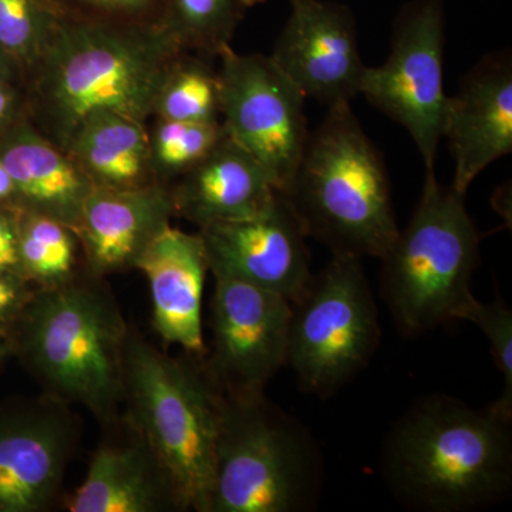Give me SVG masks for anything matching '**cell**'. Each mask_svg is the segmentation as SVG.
Returning <instances> with one entry per match:
<instances>
[{
	"label": "cell",
	"mask_w": 512,
	"mask_h": 512,
	"mask_svg": "<svg viewBox=\"0 0 512 512\" xmlns=\"http://www.w3.org/2000/svg\"><path fill=\"white\" fill-rule=\"evenodd\" d=\"M173 217L171 185L164 181L134 188L93 187L74 231L84 272L104 279L136 269L140 256Z\"/></svg>",
	"instance_id": "e0dca14e"
},
{
	"label": "cell",
	"mask_w": 512,
	"mask_h": 512,
	"mask_svg": "<svg viewBox=\"0 0 512 512\" xmlns=\"http://www.w3.org/2000/svg\"><path fill=\"white\" fill-rule=\"evenodd\" d=\"M15 356L45 393L86 407L101 424L121 416L130 328L104 279L84 272L37 288L12 328Z\"/></svg>",
	"instance_id": "3957f363"
},
{
	"label": "cell",
	"mask_w": 512,
	"mask_h": 512,
	"mask_svg": "<svg viewBox=\"0 0 512 512\" xmlns=\"http://www.w3.org/2000/svg\"><path fill=\"white\" fill-rule=\"evenodd\" d=\"M214 279L211 343L202 362L225 396H264L288 359L292 303L268 289Z\"/></svg>",
	"instance_id": "8fae6325"
},
{
	"label": "cell",
	"mask_w": 512,
	"mask_h": 512,
	"mask_svg": "<svg viewBox=\"0 0 512 512\" xmlns=\"http://www.w3.org/2000/svg\"><path fill=\"white\" fill-rule=\"evenodd\" d=\"M258 2L262 0H167L161 23L185 52L218 57Z\"/></svg>",
	"instance_id": "603a6c76"
},
{
	"label": "cell",
	"mask_w": 512,
	"mask_h": 512,
	"mask_svg": "<svg viewBox=\"0 0 512 512\" xmlns=\"http://www.w3.org/2000/svg\"><path fill=\"white\" fill-rule=\"evenodd\" d=\"M281 194L333 254L382 259L399 235L386 164L350 103L329 107Z\"/></svg>",
	"instance_id": "277c9868"
},
{
	"label": "cell",
	"mask_w": 512,
	"mask_h": 512,
	"mask_svg": "<svg viewBox=\"0 0 512 512\" xmlns=\"http://www.w3.org/2000/svg\"><path fill=\"white\" fill-rule=\"evenodd\" d=\"M382 338L362 258L333 254L292 303L288 359L305 392L330 396L370 362Z\"/></svg>",
	"instance_id": "ba28073f"
},
{
	"label": "cell",
	"mask_w": 512,
	"mask_h": 512,
	"mask_svg": "<svg viewBox=\"0 0 512 512\" xmlns=\"http://www.w3.org/2000/svg\"><path fill=\"white\" fill-rule=\"evenodd\" d=\"M136 269L150 286L157 335L188 355L204 356L202 296L210 268L201 235L170 225L148 245Z\"/></svg>",
	"instance_id": "ac0fdd59"
},
{
	"label": "cell",
	"mask_w": 512,
	"mask_h": 512,
	"mask_svg": "<svg viewBox=\"0 0 512 512\" xmlns=\"http://www.w3.org/2000/svg\"><path fill=\"white\" fill-rule=\"evenodd\" d=\"M478 256L480 232L464 195L426 171L412 220L380 259L383 299L403 335L467 320L478 302L471 291Z\"/></svg>",
	"instance_id": "8992f818"
},
{
	"label": "cell",
	"mask_w": 512,
	"mask_h": 512,
	"mask_svg": "<svg viewBox=\"0 0 512 512\" xmlns=\"http://www.w3.org/2000/svg\"><path fill=\"white\" fill-rule=\"evenodd\" d=\"M10 356H15V339L12 329L0 328V365Z\"/></svg>",
	"instance_id": "d6a6232c"
},
{
	"label": "cell",
	"mask_w": 512,
	"mask_h": 512,
	"mask_svg": "<svg viewBox=\"0 0 512 512\" xmlns=\"http://www.w3.org/2000/svg\"><path fill=\"white\" fill-rule=\"evenodd\" d=\"M107 437L90 458L80 487L67 498L69 512L183 511L160 458L126 414L104 426Z\"/></svg>",
	"instance_id": "2e32d148"
},
{
	"label": "cell",
	"mask_w": 512,
	"mask_h": 512,
	"mask_svg": "<svg viewBox=\"0 0 512 512\" xmlns=\"http://www.w3.org/2000/svg\"><path fill=\"white\" fill-rule=\"evenodd\" d=\"M222 396L208 512L312 510L323 464L311 433L265 394Z\"/></svg>",
	"instance_id": "52a82bcc"
},
{
	"label": "cell",
	"mask_w": 512,
	"mask_h": 512,
	"mask_svg": "<svg viewBox=\"0 0 512 512\" xmlns=\"http://www.w3.org/2000/svg\"><path fill=\"white\" fill-rule=\"evenodd\" d=\"M10 60L15 62L12 57H9L5 52H3V50H0V82H8L10 74Z\"/></svg>",
	"instance_id": "836d02e7"
},
{
	"label": "cell",
	"mask_w": 512,
	"mask_h": 512,
	"mask_svg": "<svg viewBox=\"0 0 512 512\" xmlns=\"http://www.w3.org/2000/svg\"><path fill=\"white\" fill-rule=\"evenodd\" d=\"M64 151L94 187L134 188L157 181L146 124L123 114L94 113Z\"/></svg>",
	"instance_id": "44dd1931"
},
{
	"label": "cell",
	"mask_w": 512,
	"mask_h": 512,
	"mask_svg": "<svg viewBox=\"0 0 512 512\" xmlns=\"http://www.w3.org/2000/svg\"><path fill=\"white\" fill-rule=\"evenodd\" d=\"M16 107V92L8 82H0V126L12 116Z\"/></svg>",
	"instance_id": "1f68e13d"
},
{
	"label": "cell",
	"mask_w": 512,
	"mask_h": 512,
	"mask_svg": "<svg viewBox=\"0 0 512 512\" xmlns=\"http://www.w3.org/2000/svg\"><path fill=\"white\" fill-rule=\"evenodd\" d=\"M171 194L175 217L201 228L258 214L279 191L264 165L225 131L200 163L177 178Z\"/></svg>",
	"instance_id": "d6986e66"
},
{
	"label": "cell",
	"mask_w": 512,
	"mask_h": 512,
	"mask_svg": "<svg viewBox=\"0 0 512 512\" xmlns=\"http://www.w3.org/2000/svg\"><path fill=\"white\" fill-rule=\"evenodd\" d=\"M190 356L165 355L130 329L123 406L170 474L183 511L208 512L224 396L201 356Z\"/></svg>",
	"instance_id": "5b68a950"
},
{
	"label": "cell",
	"mask_w": 512,
	"mask_h": 512,
	"mask_svg": "<svg viewBox=\"0 0 512 512\" xmlns=\"http://www.w3.org/2000/svg\"><path fill=\"white\" fill-rule=\"evenodd\" d=\"M0 160L15 183L18 207L76 231L94 185L66 151L23 121L0 144Z\"/></svg>",
	"instance_id": "ffe728a7"
},
{
	"label": "cell",
	"mask_w": 512,
	"mask_h": 512,
	"mask_svg": "<svg viewBox=\"0 0 512 512\" xmlns=\"http://www.w3.org/2000/svg\"><path fill=\"white\" fill-rule=\"evenodd\" d=\"M198 229L214 278L268 289L291 303L311 285L308 237L281 192L258 214Z\"/></svg>",
	"instance_id": "4fadbf2b"
},
{
	"label": "cell",
	"mask_w": 512,
	"mask_h": 512,
	"mask_svg": "<svg viewBox=\"0 0 512 512\" xmlns=\"http://www.w3.org/2000/svg\"><path fill=\"white\" fill-rule=\"evenodd\" d=\"M490 340L491 355L495 366L503 376V392L490 410L498 417L510 423L512 420V312L510 306L501 298L491 303L478 301L467 318Z\"/></svg>",
	"instance_id": "4316f807"
},
{
	"label": "cell",
	"mask_w": 512,
	"mask_h": 512,
	"mask_svg": "<svg viewBox=\"0 0 512 512\" xmlns=\"http://www.w3.org/2000/svg\"><path fill=\"white\" fill-rule=\"evenodd\" d=\"M443 138L454 158L451 188L466 195L488 165L512 151V59L503 50L480 60L447 96Z\"/></svg>",
	"instance_id": "9a60e30c"
},
{
	"label": "cell",
	"mask_w": 512,
	"mask_h": 512,
	"mask_svg": "<svg viewBox=\"0 0 512 512\" xmlns=\"http://www.w3.org/2000/svg\"><path fill=\"white\" fill-rule=\"evenodd\" d=\"M80 437L72 406L49 394L0 410V512L52 510Z\"/></svg>",
	"instance_id": "7c38bea8"
},
{
	"label": "cell",
	"mask_w": 512,
	"mask_h": 512,
	"mask_svg": "<svg viewBox=\"0 0 512 512\" xmlns=\"http://www.w3.org/2000/svg\"><path fill=\"white\" fill-rule=\"evenodd\" d=\"M269 57L306 99L328 109L355 99L366 69L355 15L332 0H291V13Z\"/></svg>",
	"instance_id": "5bb4252c"
},
{
	"label": "cell",
	"mask_w": 512,
	"mask_h": 512,
	"mask_svg": "<svg viewBox=\"0 0 512 512\" xmlns=\"http://www.w3.org/2000/svg\"><path fill=\"white\" fill-rule=\"evenodd\" d=\"M36 289L19 272L0 269V328H13Z\"/></svg>",
	"instance_id": "f1b7e54d"
},
{
	"label": "cell",
	"mask_w": 512,
	"mask_h": 512,
	"mask_svg": "<svg viewBox=\"0 0 512 512\" xmlns=\"http://www.w3.org/2000/svg\"><path fill=\"white\" fill-rule=\"evenodd\" d=\"M383 476L417 510L463 512L498 503L512 485L510 423L444 394L424 397L387 436Z\"/></svg>",
	"instance_id": "7a4b0ae2"
},
{
	"label": "cell",
	"mask_w": 512,
	"mask_h": 512,
	"mask_svg": "<svg viewBox=\"0 0 512 512\" xmlns=\"http://www.w3.org/2000/svg\"><path fill=\"white\" fill-rule=\"evenodd\" d=\"M60 15L55 0H0V50L33 69Z\"/></svg>",
	"instance_id": "484cf974"
},
{
	"label": "cell",
	"mask_w": 512,
	"mask_h": 512,
	"mask_svg": "<svg viewBox=\"0 0 512 512\" xmlns=\"http://www.w3.org/2000/svg\"><path fill=\"white\" fill-rule=\"evenodd\" d=\"M154 116L183 123L220 121L218 72L185 53L165 80Z\"/></svg>",
	"instance_id": "cb8c5ba5"
},
{
	"label": "cell",
	"mask_w": 512,
	"mask_h": 512,
	"mask_svg": "<svg viewBox=\"0 0 512 512\" xmlns=\"http://www.w3.org/2000/svg\"><path fill=\"white\" fill-rule=\"evenodd\" d=\"M80 242L62 222L19 208L20 272L36 288L72 281L80 274Z\"/></svg>",
	"instance_id": "7402d4cb"
},
{
	"label": "cell",
	"mask_w": 512,
	"mask_h": 512,
	"mask_svg": "<svg viewBox=\"0 0 512 512\" xmlns=\"http://www.w3.org/2000/svg\"><path fill=\"white\" fill-rule=\"evenodd\" d=\"M446 0H412L394 20L386 62L366 66L359 94L410 134L426 171L443 140Z\"/></svg>",
	"instance_id": "9c48e42d"
},
{
	"label": "cell",
	"mask_w": 512,
	"mask_h": 512,
	"mask_svg": "<svg viewBox=\"0 0 512 512\" xmlns=\"http://www.w3.org/2000/svg\"><path fill=\"white\" fill-rule=\"evenodd\" d=\"M225 136L221 121L183 123L158 120L150 134L151 163L158 181L177 180L220 143Z\"/></svg>",
	"instance_id": "d4e9b609"
},
{
	"label": "cell",
	"mask_w": 512,
	"mask_h": 512,
	"mask_svg": "<svg viewBox=\"0 0 512 512\" xmlns=\"http://www.w3.org/2000/svg\"><path fill=\"white\" fill-rule=\"evenodd\" d=\"M0 205L18 207L15 183H13L12 177H10L2 160H0Z\"/></svg>",
	"instance_id": "4dcf8cb0"
},
{
	"label": "cell",
	"mask_w": 512,
	"mask_h": 512,
	"mask_svg": "<svg viewBox=\"0 0 512 512\" xmlns=\"http://www.w3.org/2000/svg\"><path fill=\"white\" fill-rule=\"evenodd\" d=\"M218 57L222 126L264 165L282 192L311 134L306 97L269 56L239 55L228 46Z\"/></svg>",
	"instance_id": "30bf717a"
},
{
	"label": "cell",
	"mask_w": 512,
	"mask_h": 512,
	"mask_svg": "<svg viewBox=\"0 0 512 512\" xmlns=\"http://www.w3.org/2000/svg\"><path fill=\"white\" fill-rule=\"evenodd\" d=\"M185 53L161 19L119 22L62 10L33 66L35 126L64 151L83 121L99 111L146 124Z\"/></svg>",
	"instance_id": "6da1fadb"
},
{
	"label": "cell",
	"mask_w": 512,
	"mask_h": 512,
	"mask_svg": "<svg viewBox=\"0 0 512 512\" xmlns=\"http://www.w3.org/2000/svg\"><path fill=\"white\" fill-rule=\"evenodd\" d=\"M167 0H55L63 12L119 22H156Z\"/></svg>",
	"instance_id": "83f0119b"
},
{
	"label": "cell",
	"mask_w": 512,
	"mask_h": 512,
	"mask_svg": "<svg viewBox=\"0 0 512 512\" xmlns=\"http://www.w3.org/2000/svg\"><path fill=\"white\" fill-rule=\"evenodd\" d=\"M0 269L20 272L19 207L0 205Z\"/></svg>",
	"instance_id": "f546056e"
}]
</instances>
